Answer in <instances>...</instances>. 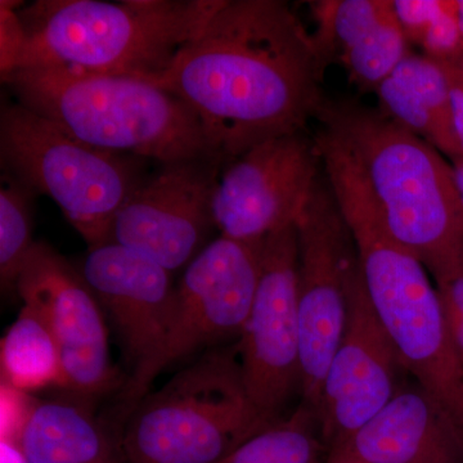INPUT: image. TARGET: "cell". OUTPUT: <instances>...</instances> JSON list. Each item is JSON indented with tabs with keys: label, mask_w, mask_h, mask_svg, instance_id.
<instances>
[{
	"label": "cell",
	"mask_w": 463,
	"mask_h": 463,
	"mask_svg": "<svg viewBox=\"0 0 463 463\" xmlns=\"http://www.w3.org/2000/svg\"><path fill=\"white\" fill-rule=\"evenodd\" d=\"M327 179L358 250L368 297L404 373L438 405L463 444V361L426 268L392 239L361 170L334 161Z\"/></svg>",
	"instance_id": "3"
},
{
	"label": "cell",
	"mask_w": 463,
	"mask_h": 463,
	"mask_svg": "<svg viewBox=\"0 0 463 463\" xmlns=\"http://www.w3.org/2000/svg\"><path fill=\"white\" fill-rule=\"evenodd\" d=\"M316 118L354 158L392 239L435 285L463 276V206L452 163L355 99H326Z\"/></svg>",
	"instance_id": "2"
},
{
	"label": "cell",
	"mask_w": 463,
	"mask_h": 463,
	"mask_svg": "<svg viewBox=\"0 0 463 463\" xmlns=\"http://www.w3.org/2000/svg\"><path fill=\"white\" fill-rule=\"evenodd\" d=\"M263 243L219 236L185 267L163 340L121 389L129 411L173 365L239 343L257 294Z\"/></svg>",
	"instance_id": "8"
},
{
	"label": "cell",
	"mask_w": 463,
	"mask_h": 463,
	"mask_svg": "<svg viewBox=\"0 0 463 463\" xmlns=\"http://www.w3.org/2000/svg\"><path fill=\"white\" fill-rule=\"evenodd\" d=\"M297 231L300 404L317 416L323 379L345 328L350 291L361 270L354 237L325 175L317 179Z\"/></svg>",
	"instance_id": "9"
},
{
	"label": "cell",
	"mask_w": 463,
	"mask_h": 463,
	"mask_svg": "<svg viewBox=\"0 0 463 463\" xmlns=\"http://www.w3.org/2000/svg\"><path fill=\"white\" fill-rule=\"evenodd\" d=\"M222 3L38 0L23 5L17 14L24 38L14 71L57 66L156 84Z\"/></svg>",
	"instance_id": "4"
},
{
	"label": "cell",
	"mask_w": 463,
	"mask_h": 463,
	"mask_svg": "<svg viewBox=\"0 0 463 463\" xmlns=\"http://www.w3.org/2000/svg\"><path fill=\"white\" fill-rule=\"evenodd\" d=\"M224 165L219 158L160 164L118 210L109 241L169 272L187 267L212 242L213 203Z\"/></svg>",
	"instance_id": "11"
},
{
	"label": "cell",
	"mask_w": 463,
	"mask_h": 463,
	"mask_svg": "<svg viewBox=\"0 0 463 463\" xmlns=\"http://www.w3.org/2000/svg\"><path fill=\"white\" fill-rule=\"evenodd\" d=\"M36 194L3 173L0 188V283L3 292L16 291L18 277L35 242L33 203Z\"/></svg>",
	"instance_id": "22"
},
{
	"label": "cell",
	"mask_w": 463,
	"mask_h": 463,
	"mask_svg": "<svg viewBox=\"0 0 463 463\" xmlns=\"http://www.w3.org/2000/svg\"><path fill=\"white\" fill-rule=\"evenodd\" d=\"M443 63L446 65L450 83L453 125L463 155V67L455 63Z\"/></svg>",
	"instance_id": "26"
},
{
	"label": "cell",
	"mask_w": 463,
	"mask_h": 463,
	"mask_svg": "<svg viewBox=\"0 0 463 463\" xmlns=\"http://www.w3.org/2000/svg\"><path fill=\"white\" fill-rule=\"evenodd\" d=\"M435 286L448 331L463 361V276Z\"/></svg>",
	"instance_id": "25"
},
{
	"label": "cell",
	"mask_w": 463,
	"mask_h": 463,
	"mask_svg": "<svg viewBox=\"0 0 463 463\" xmlns=\"http://www.w3.org/2000/svg\"><path fill=\"white\" fill-rule=\"evenodd\" d=\"M325 463H364L361 459L355 458V457L350 456L349 453L344 452V450L334 449L330 450L327 455V459Z\"/></svg>",
	"instance_id": "28"
},
{
	"label": "cell",
	"mask_w": 463,
	"mask_h": 463,
	"mask_svg": "<svg viewBox=\"0 0 463 463\" xmlns=\"http://www.w3.org/2000/svg\"><path fill=\"white\" fill-rule=\"evenodd\" d=\"M80 273L111 319L134 373L165 334L176 288L173 273L111 241L88 249Z\"/></svg>",
	"instance_id": "15"
},
{
	"label": "cell",
	"mask_w": 463,
	"mask_h": 463,
	"mask_svg": "<svg viewBox=\"0 0 463 463\" xmlns=\"http://www.w3.org/2000/svg\"><path fill=\"white\" fill-rule=\"evenodd\" d=\"M90 401L76 395L33 402L11 443L27 463L127 462L123 443L97 419Z\"/></svg>",
	"instance_id": "18"
},
{
	"label": "cell",
	"mask_w": 463,
	"mask_h": 463,
	"mask_svg": "<svg viewBox=\"0 0 463 463\" xmlns=\"http://www.w3.org/2000/svg\"><path fill=\"white\" fill-rule=\"evenodd\" d=\"M457 17L463 35V0H457Z\"/></svg>",
	"instance_id": "30"
},
{
	"label": "cell",
	"mask_w": 463,
	"mask_h": 463,
	"mask_svg": "<svg viewBox=\"0 0 463 463\" xmlns=\"http://www.w3.org/2000/svg\"><path fill=\"white\" fill-rule=\"evenodd\" d=\"M425 56L439 62H463V35L457 17V0H444L443 9L432 20L419 43Z\"/></svg>",
	"instance_id": "23"
},
{
	"label": "cell",
	"mask_w": 463,
	"mask_h": 463,
	"mask_svg": "<svg viewBox=\"0 0 463 463\" xmlns=\"http://www.w3.org/2000/svg\"><path fill=\"white\" fill-rule=\"evenodd\" d=\"M270 425L246 392L237 346H224L134 405L121 443L128 463H215Z\"/></svg>",
	"instance_id": "6"
},
{
	"label": "cell",
	"mask_w": 463,
	"mask_h": 463,
	"mask_svg": "<svg viewBox=\"0 0 463 463\" xmlns=\"http://www.w3.org/2000/svg\"><path fill=\"white\" fill-rule=\"evenodd\" d=\"M450 163H452L453 172H455L456 184L457 188H458L463 206V156L453 158V160H450Z\"/></svg>",
	"instance_id": "29"
},
{
	"label": "cell",
	"mask_w": 463,
	"mask_h": 463,
	"mask_svg": "<svg viewBox=\"0 0 463 463\" xmlns=\"http://www.w3.org/2000/svg\"><path fill=\"white\" fill-rule=\"evenodd\" d=\"M2 385L30 392L45 388L63 389L60 347L44 317L35 307H21L0 343Z\"/></svg>",
	"instance_id": "20"
},
{
	"label": "cell",
	"mask_w": 463,
	"mask_h": 463,
	"mask_svg": "<svg viewBox=\"0 0 463 463\" xmlns=\"http://www.w3.org/2000/svg\"><path fill=\"white\" fill-rule=\"evenodd\" d=\"M0 160L3 173L60 206L88 249L109 242L118 210L148 176L147 160L88 145L17 102L0 112Z\"/></svg>",
	"instance_id": "7"
},
{
	"label": "cell",
	"mask_w": 463,
	"mask_h": 463,
	"mask_svg": "<svg viewBox=\"0 0 463 463\" xmlns=\"http://www.w3.org/2000/svg\"><path fill=\"white\" fill-rule=\"evenodd\" d=\"M16 292L24 304L44 317L56 337L63 389L93 399L124 388L127 380L112 364L105 312L80 269L51 246L35 242Z\"/></svg>",
	"instance_id": "13"
},
{
	"label": "cell",
	"mask_w": 463,
	"mask_h": 463,
	"mask_svg": "<svg viewBox=\"0 0 463 463\" xmlns=\"http://www.w3.org/2000/svg\"><path fill=\"white\" fill-rule=\"evenodd\" d=\"M444 0H395L394 9L408 42L419 44L423 33L443 9Z\"/></svg>",
	"instance_id": "24"
},
{
	"label": "cell",
	"mask_w": 463,
	"mask_h": 463,
	"mask_svg": "<svg viewBox=\"0 0 463 463\" xmlns=\"http://www.w3.org/2000/svg\"><path fill=\"white\" fill-rule=\"evenodd\" d=\"M376 93L379 109L390 120L430 143L449 160L463 156L453 125L450 83L443 62L411 53Z\"/></svg>",
	"instance_id": "19"
},
{
	"label": "cell",
	"mask_w": 463,
	"mask_h": 463,
	"mask_svg": "<svg viewBox=\"0 0 463 463\" xmlns=\"http://www.w3.org/2000/svg\"><path fill=\"white\" fill-rule=\"evenodd\" d=\"M322 165L315 138L289 133L254 146L224 165L216 185V231L227 239L263 242L297 224Z\"/></svg>",
	"instance_id": "12"
},
{
	"label": "cell",
	"mask_w": 463,
	"mask_h": 463,
	"mask_svg": "<svg viewBox=\"0 0 463 463\" xmlns=\"http://www.w3.org/2000/svg\"><path fill=\"white\" fill-rule=\"evenodd\" d=\"M461 66L463 67V62L461 63Z\"/></svg>",
	"instance_id": "31"
},
{
	"label": "cell",
	"mask_w": 463,
	"mask_h": 463,
	"mask_svg": "<svg viewBox=\"0 0 463 463\" xmlns=\"http://www.w3.org/2000/svg\"><path fill=\"white\" fill-rule=\"evenodd\" d=\"M327 66L288 3L223 0L156 84L192 109L227 165L254 146L304 132L325 102Z\"/></svg>",
	"instance_id": "1"
},
{
	"label": "cell",
	"mask_w": 463,
	"mask_h": 463,
	"mask_svg": "<svg viewBox=\"0 0 463 463\" xmlns=\"http://www.w3.org/2000/svg\"><path fill=\"white\" fill-rule=\"evenodd\" d=\"M335 449L364 463H463L461 439L413 380L403 381L392 401Z\"/></svg>",
	"instance_id": "17"
},
{
	"label": "cell",
	"mask_w": 463,
	"mask_h": 463,
	"mask_svg": "<svg viewBox=\"0 0 463 463\" xmlns=\"http://www.w3.org/2000/svg\"><path fill=\"white\" fill-rule=\"evenodd\" d=\"M327 455L316 413L298 404L215 463H325Z\"/></svg>",
	"instance_id": "21"
},
{
	"label": "cell",
	"mask_w": 463,
	"mask_h": 463,
	"mask_svg": "<svg viewBox=\"0 0 463 463\" xmlns=\"http://www.w3.org/2000/svg\"><path fill=\"white\" fill-rule=\"evenodd\" d=\"M237 353L250 399L269 422L301 392L297 224L264 240L257 294Z\"/></svg>",
	"instance_id": "10"
},
{
	"label": "cell",
	"mask_w": 463,
	"mask_h": 463,
	"mask_svg": "<svg viewBox=\"0 0 463 463\" xmlns=\"http://www.w3.org/2000/svg\"><path fill=\"white\" fill-rule=\"evenodd\" d=\"M404 373L359 270L350 291L345 328L321 388L317 419L328 452L345 444L401 388Z\"/></svg>",
	"instance_id": "14"
},
{
	"label": "cell",
	"mask_w": 463,
	"mask_h": 463,
	"mask_svg": "<svg viewBox=\"0 0 463 463\" xmlns=\"http://www.w3.org/2000/svg\"><path fill=\"white\" fill-rule=\"evenodd\" d=\"M0 455H2V463H27L26 459L24 458L23 453L18 450V448L14 446L11 441L2 440L0 443Z\"/></svg>",
	"instance_id": "27"
},
{
	"label": "cell",
	"mask_w": 463,
	"mask_h": 463,
	"mask_svg": "<svg viewBox=\"0 0 463 463\" xmlns=\"http://www.w3.org/2000/svg\"><path fill=\"white\" fill-rule=\"evenodd\" d=\"M2 81L21 106L94 147L160 164L223 161L192 109L145 79L32 66Z\"/></svg>",
	"instance_id": "5"
},
{
	"label": "cell",
	"mask_w": 463,
	"mask_h": 463,
	"mask_svg": "<svg viewBox=\"0 0 463 463\" xmlns=\"http://www.w3.org/2000/svg\"><path fill=\"white\" fill-rule=\"evenodd\" d=\"M312 7L323 60L340 62L361 90L376 91L411 54L392 0H326Z\"/></svg>",
	"instance_id": "16"
}]
</instances>
